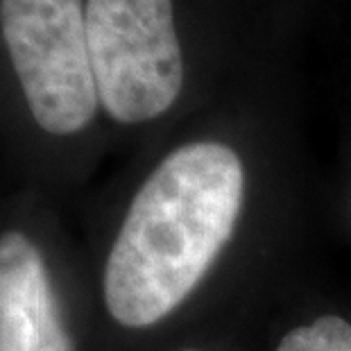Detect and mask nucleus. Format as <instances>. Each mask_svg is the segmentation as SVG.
I'll list each match as a JSON object with an SVG mask.
<instances>
[{
  "label": "nucleus",
  "instance_id": "obj_5",
  "mask_svg": "<svg viewBox=\"0 0 351 351\" xmlns=\"http://www.w3.org/2000/svg\"><path fill=\"white\" fill-rule=\"evenodd\" d=\"M258 351H351V308L331 300L290 306L267 326Z\"/></svg>",
  "mask_w": 351,
  "mask_h": 351
},
{
  "label": "nucleus",
  "instance_id": "obj_7",
  "mask_svg": "<svg viewBox=\"0 0 351 351\" xmlns=\"http://www.w3.org/2000/svg\"><path fill=\"white\" fill-rule=\"evenodd\" d=\"M347 208H349V220H351V191H349V204H347Z\"/></svg>",
  "mask_w": 351,
  "mask_h": 351
},
{
  "label": "nucleus",
  "instance_id": "obj_4",
  "mask_svg": "<svg viewBox=\"0 0 351 351\" xmlns=\"http://www.w3.org/2000/svg\"><path fill=\"white\" fill-rule=\"evenodd\" d=\"M0 351H77L41 247L0 236Z\"/></svg>",
  "mask_w": 351,
  "mask_h": 351
},
{
  "label": "nucleus",
  "instance_id": "obj_3",
  "mask_svg": "<svg viewBox=\"0 0 351 351\" xmlns=\"http://www.w3.org/2000/svg\"><path fill=\"white\" fill-rule=\"evenodd\" d=\"M82 0H0V27L29 114L71 136L100 107Z\"/></svg>",
  "mask_w": 351,
  "mask_h": 351
},
{
  "label": "nucleus",
  "instance_id": "obj_6",
  "mask_svg": "<svg viewBox=\"0 0 351 351\" xmlns=\"http://www.w3.org/2000/svg\"><path fill=\"white\" fill-rule=\"evenodd\" d=\"M170 351H247L238 347L229 333H222V328H213V331H204L199 338L184 340Z\"/></svg>",
  "mask_w": 351,
  "mask_h": 351
},
{
  "label": "nucleus",
  "instance_id": "obj_1",
  "mask_svg": "<svg viewBox=\"0 0 351 351\" xmlns=\"http://www.w3.org/2000/svg\"><path fill=\"white\" fill-rule=\"evenodd\" d=\"M293 208L272 204L241 150L193 138L163 154L118 220L100 270L107 317L125 333H152L218 311L263 274Z\"/></svg>",
  "mask_w": 351,
  "mask_h": 351
},
{
  "label": "nucleus",
  "instance_id": "obj_2",
  "mask_svg": "<svg viewBox=\"0 0 351 351\" xmlns=\"http://www.w3.org/2000/svg\"><path fill=\"white\" fill-rule=\"evenodd\" d=\"M86 36L100 107L121 125L173 109L184 91V55L170 0H88Z\"/></svg>",
  "mask_w": 351,
  "mask_h": 351
}]
</instances>
